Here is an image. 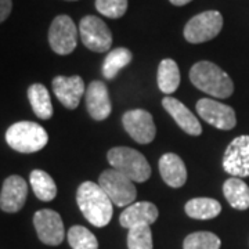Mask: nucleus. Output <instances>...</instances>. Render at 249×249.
<instances>
[{
  "label": "nucleus",
  "instance_id": "f257e3e1",
  "mask_svg": "<svg viewBox=\"0 0 249 249\" xmlns=\"http://www.w3.org/2000/svg\"><path fill=\"white\" fill-rule=\"evenodd\" d=\"M76 202L80 212L96 227H104L112 219V201L97 183L85 181L78 187Z\"/></svg>",
  "mask_w": 249,
  "mask_h": 249
},
{
  "label": "nucleus",
  "instance_id": "f03ea898",
  "mask_svg": "<svg viewBox=\"0 0 249 249\" xmlns=\"http://www.w3.org/2000/svg\"><path fill=\"white\" fill-rule=\"evenodd\" d=\"M190 80L196 89L216 98L230 97L234 91L231 78L211 61H199L190 70Z\"/></svg>",
  "mask_w": 249,
  "mask_h": 249
},
{
  "label": "nucleus",
  "instance_id": "7ed1b4c3",
  "mask_svg": "<svg viewBox=\"0 0 249 249\" xmlns=\"http://www.w3.org/2000/svg\"><path fill=\"white\" fill-rule=\"evenodd\" d=\"M112 169L121 172L134 183H144L151 176V166L142 152L129 147H115L107 154Z\"/></svg>",
  "mask_w": 249,
  "mask_h": 249
},
{
  "label": "nucleus",
  "instance_id": "20e7f679",
  "mask_svg": "<svg viewBox=\"0 0 249 249\" xmlns=\"http://www.w3.org/2000/svg\"><path fill=\"white\" fill-rule=\"evenodd\" d=\"M6 142L13 150L22 154H32L45 148L49 136L43 126L35 122H17L6 132Z\"/></svg>",
  "mask_w": 249,
  "mask_h": 249
},
{
  "label": "nucleus",
  "instance_id": "39448f33",
  "mask_svg": "<svg viewBox=\"0 0 249 249\" xmlns=\"http://www.w3.org/2000/svg\"><path fill=\"white\" fill-rule=\"evenodd\" d=\"M98 184L109 196L112 204L121 206V208L133 204L136 196H137V190L134 187L133 180L126 178L121 172L112 169V168L104 170L100 175Z\"/></svg>",
  "mask_w": 249,
  "mask_h": 249
},
{
  "label": "nucleus",
  "instance_id": "423d86ee",
  "mask_svg": "<svg viewBox=\"0 0 249 249\" xmlns=\"http://www.w3.org/2000/svg\"><path fill=\"white\" fill-rule=\"evenodd\" d=\"M223 16L216 10H208L193 17L184 27V37L188 43H205L220 34Z\"/></svg>",
  "mask_w": 249,
  "mask_h": 249
},
{
  "label": "nucleus",
  "instance_id": "0eeeda50",
  "mask_svg": "<svg viewBox=\"0 0 249 249\" xmlns=\"http://www.w3.org/2000/svg\"><path fill=\"white\" fill-rule=\"evenodd\" d=\"M80 39L91 52L104 53L112 46V34L107 24L96 16H86L79 24Z\"/></svg>",
  "mask_w": 249,
  "mask_h": 249
},
{
  "label": "nucleus",
  "instance_id": "6e6552de",
  "mask_svg": "<svg viewBox=\"0 0 249 249\" xmlns=\"http://www.w3.org/2000/svg\"><path fill=\"white\" fill-rule=\"evenodd\" d=\"M49 43L54 53L60 55L71 54L78 45V28L71 17L58 16L49 29Z\"/></svg>",
  "mask_w": 249,
  "mask_h": 249
},
{
  "label": "nucleus",
  "instance_id": "1a4fd4ad",
  "mask_svg": "<svg viewBox=\"0 0 249 249\" xmlns=\"http://www.w3.org/2000/svg\"><path fill=\"white\" fill-rule=\"evenodd\" d=\"M223 169L234 178H248L249 136H238L229 144L223 157Z\"/></svg>",
  "mask_w": 249,
  "mask_h": 249
},
{
  "label": "nucleus",
  "instance_id": "9d476101",
  "mask_svg": "<svg viewBox=\"0 0 249 249\" xmlns=\"http://www.w3.org/2000/svg\"><path fill=\"white\" fill-rule=\"evenodd\" d=\"M196 112L205 122L220 130H231L237 124V116L230 106L212 98H201L196 103Z\"/></svg>",
  "mask_w": 249,
  "mask_h": 249
},
{
  "label": "nucleus",
  "instance_id": "9b49d317",
  "mask_svg": "<svg viewBox=\"0 0 249 249\" xmlns=\"http://www.w3.org/2000/svg\"><path fill=\"white\" fill-rule=\"evenodd\" d=\"M34 226L39 240L46 245L57 247L65 238V229L60 214L52 209H40L34 216Z\"/></svg>",
  "mask_w": 249,
  "mask_h": 249
},
{
  "label": "nucleus",
  "instance_id": "f8f14e48",
  "mask_svg": "<svg viewBox=\"0 0 249 249\" xmlns=\"http://www.w3.org/2000/svg\"><path fill=\"white\" fill-rule=\"evenodd\" d=\"M124 130L139 144H150L155 139L157 127L152 115L145 109H130L122 116Z\"/></svg>",
  "mask_w": 249,
  "mask_h": 249
},
{
  "label": "nucleus",
  "instance_id": "ddd939ff",
  "mask_svg": "<svg viewBox=\"0 0 249 249\" xmlns=\"http://www.w3.org/2000/svg\"><path fill=\"white\" fill-rule=\"evenodd\" d=\"M28 196L27 181L21 176L13 175L4 180L0 193V209L7 213H16L22 209Z\"/></svg>",
  "mask_w": 249,
  "mask_h": 249
},
{
  "label": "nucleus",
  "instance_id": "4468645a",
  "mask_svg": "<svg viewBox=\"0 0 249 249\" xmlns=\"http://www.w3.org/2000/svg\"><path fill=\"white\" fill-rule=\"evenodd\" d=\"M53 91L64 107L75 109L79 106L80 98L86 93L83 79L75 76H55L53 79Z\"/></svg>",
  "mask_w": 249,
  "mask_h": 249
},
{
  "label": "nucleus",
  "instance_id": "2eb2a0df",
  "mask_svg": "<svg viewBox=\"0 0 249 249\" xmlns=\"http://www.w3.org/2000/svg\"><path fill=\"white\" fill-rule=\"evenodd\" d=\"M86 107L89 115L94 121H104L111 114V100L107 86L101 80H93L86 88L85 93Z\"/></svg>",
  "mask_w": 249,
  "mask_h": 249
},
{
  "label": "nucleus",
  "instance_id": "dca6fc26",
  "mask_svg": "<svg viewBox=\"0 0 249 249\" xmlns=\"http://www.w3.org/2000/svg\"><path fill=\"white\" fill-rule=\"evenodd\" d=\"M158 216L160 212L155 205L142 201L126 206V209L119 216V223L124 229H132L136 226H150L157 222Z\"/></svg>",
  "mask_w": 249,
  "mask_h": 249
},
{
  "label": "nucleus",
  "instance_id": "f3484780",
  "mask_svg": "<svg viewBox=\"0 0 249 249\" xmlns=\"http://www.w3.org/2000/svg\"><path fill=\"white\" fill-rule=\"evenodd\" d=\"M162 106L168 111L175 122L190 136H199L202 133V126L199 124V121L196 119V115L188 109V108L178 101L175 97H165L162 100Z\"/></svg>",
  "mask_w": 249,
  "mask_h": 249
},
{
  "label": "nucleus",
  "instance_id": "a211bd4d",
  "mask_svg": "<svg viewBox=\"0 0 249 249\" xmlns=\"http://www.w3.org/2000/svg\"><path fill=\"white\" fill-rule=\"evenodd\" d=\"M160 173L163 181L172 188H180L186 184L187 169L183 160L173 154H163L160 160Z\"/></svg>",
  "mask_w": 249,
  "mask_h": 249
},
{
  "label": "nucleus",
  "instance_id": "6ab92c4d",
  "mask_svg": "<svg viewBox=\"0 0 249 249\" xmlns=\"http://www.w3.org/2000/svg\"><path fill=\"white\" fill-rule=\"evenodd\" d=\"M223 194L234 209L245 211L249 208V187L240 178H230L223 184Z\"/></svg>",
  "mask_w": 249,
  "mask_h": 249
},
{
  "label": "nucleus",
  "instance_id": "aec40b11",
  "mask_svg": "<svg viewBox=\"0 0 249 249\" xmlns=\"http://www.w3.org/2000/svg\"><path fill=\"white\" fill-rule=\"evenodd\" d=\"M186 213L191 219L196 220H209L222 212V205L213 198H193L184 206Z\"/></svg>",
  "mask_w": 249,
  "mask_h": 249
},
{
  "label": "nucleus",
  "instance_id": "412c9836",
  "mask_svg": "<svg viewBox=\"0 0 249 249\" xmlns=\"http://www.w3.org/2000/svg\"><path fill=\"white\" fill-rule=\"evenodd\" d=\"M28 100L35 115L40 119H50L53 116V104L49 90L43 85L35 83L28 89Z\"/></svg>",
  "mask_w": 249,
  "mask_h": 249
},
{
  "label": "nucleus",
  "instance_id": "4be33fe9",
  "mask_svg": "<svg viewBox=\"0 0 249 249\" xmlns=\"http://www.w3.org/2000/svg\"><path fill=\"white\" fill-rule=\"evenodd\" d=\"M180 70L175 60L165 58L158 67V88L165 94H172L180 85Z\"/></svg>",
  "mask_w": 249,
  "mask_h": 249
},
{
  "label": "nucleus",
  "instance_id": "5701e85b",
  "mask_svg": "<svg viewBox=\"0 0 249 249\" xmlns=\"http://www.w3.org/2000/svg\"><path fill=\"white\" fill-rule=\"evenodd\" d=\"M133 60V54L126 47H118L109 52L103 62V75L107 79H114L118 72L127 67Z\"/></svg>",
  "mask_w": 249,
  "mask_h": 249
},
{
  "label": "nucleus",
  "instance_id": "b1692460",
  "mask_svg": "<svg viewBox=\"0 0 249 249\" xmlns=\"http://www.w3.org/2000/svg\"><path fill=\"white\" fill-rule=\"evenodd\" d=\"M31 187L35 193V196L40 199L49 202L55 198L57 196V186L54 183V180L49 173H46L45 170H32L31 176H29Z\"/></svg>",
  "mask_w": 249,
  "mask_h": 249
},
{
  "label": "nucleus",
  "instance_id": "393cba45",
  "mask_svg": "<svg viewBox=\"0 0 249 249\" xmlns=\"http://www.w3.org/2000/svg\"><path fill=\"white\" fill-rule=\"evenodd\" d=\"M68 242L72 249H98L96 235L83 226H72L68 230Z\"/></svg>",
  "mask_w": 249,
  "mask_h": 249
},
{
  "label": "nucleus",
  "instance_id": "a878e982",
  "mask_svg": "<svg viewBox=\"0 0 249 249\" xmlns=\"http://www.w3.org/2000/svg\"><path fill=\"white\" fill-rule=\"evenodd\" d=\"M220 238L209 231H196L187 235L183 249H220Z\"/></svg>",
  "mask_w": 249,
  "mask_h": 249
},
{
  "label": "nucleus",
  "instance_id": "bb28decb",
  "mask_svg": "<svg viewBox=\"0 0 249 249\" xmlns=\"http://www.w3.org/2000/svg\"><path fill=\"white\" fill-rule=\"evenodd\" d=\"M127 248L152 249V232L150 226H136L129 229Z\"/></svg>",
  "mask_w": 249,
  "mask_h": 249
},
{
  "label": "nucleus",
  "instance_id": "cd10ccee",
  "mask_svg": "<svg viewBox=\"0 0 249 249\" xmlns=\"http://www.w3.org/2000/svg\"><path fill=\"white\" fill-rule=\"evenodd\" d=\"M96 9L104 17L121 18L127 10V0H96Z\"/></svg>",
  "mask_w": 249,
  "mask_h": 249
},
{
  "label": "nucleus",
  "instance_id": "c85d7f7f",
  "mask_svg": "<svg viewBox=\"0 0 249 249\" xmlns=\"http://www.w3.org/2000/svg\"><path fill=\"white\" fill-rule=\"evenodd\" d=\"M13 9V1L11 0H0V24L6 21Z\"/></svg>",
  "mask_w": 249,
  "mask_h": 249
},
{
  "label": "nucleus",
  "instance_id": "c756f323",
  "mask_svg": "<svg viewBox=\"0 0 249 249\" xmlns=\"http://www.w3.org/2000/svg\"><path fill=\"white\" fill-rule=\"evenodd\" d=\"M169 1L172 4H175V6H184V4L193 1V0H169Z\"/></svg>",
  "mask_w": 249,
  "mask_h": 249
},
{
  "label": "nucleus",
  "instance_id": "7c9ffc66",
  "mask_svg": "<svg viewBox=\"0 0 249 249\" xmlns=\"http://www.w3.org/2000/svg\"><path fill=\"white\" fill-rule=\"evenodd\" d=\"M68 1H73V0H68Z\"/></svg>",
  "mask_w": 249,
  "mask_h": 249
}]
</instances>
